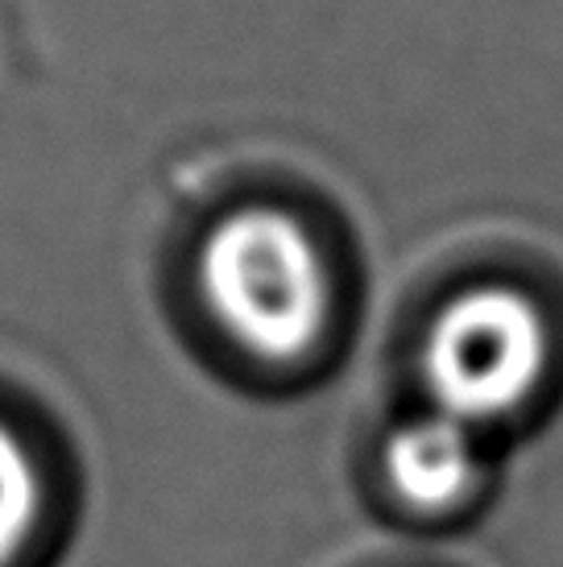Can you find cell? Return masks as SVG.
I'll list each match as a JSON object with an SVG mask.
<instances>
[{
	"label": "cell",
	"mask_w": 563,
	"mask_h": 567,
	"mask_svg": "<svg viewBox=\"0 0 563 567\" xmlns=\"http://www.w3.org/2000/svg\"><path fill=\"white\" fill-rule=\"evenodd\" d=\"M195 278L207 316L257 361H298L328 331V257L282 207L249 204L219 216L199 245Z\"/></svg>",
	"instance_id": "1"
},
{
	"label": "cell",
	"mask_w": 563,
	"mask_h": 567,
	"mask_svg": "<svg viewBox=\"0 0 563 567\" xmlns=\"http://www.w3.org/2000/svg\"><path fill=\"white\" fill-rule=\"evenodd\" d=\"M547 357V323L522 290L472 286L439 307L422 344V378L436 410L481 431L526 406Z\"/></svg>",
	"instance_id": "2"
},
{
	"label": "cell",
	"mask_w": 563,
	"mask_h": 567,
	"mask_svg": "<svg viewBox=\"0 0 563 567\" xmlns=\"http://www.w3.org/2000/svg\"><path fill=\"white\" fill-rule=\"evenodd\" d=\"M485 473L481 431L443 410H427L386 440V476L414 509H452Z\"/></svg>",
	"instance_id": "3"
},
{
	"label": "cell",
	"mask_w": 563,
	"mask_h": 567,
	"mask_svg": "<svg viewBox=\"0 0 563 567\" xmlns=\"http://www.w3.org/2000/svg\"><path fill=\"white\" fill-rule=\"evenodd\" d=\"M42 514V476L25 440L0 419V567H13L30 547Z\"/></svg>",
	"instance_id": "4"
}]
</instances>
